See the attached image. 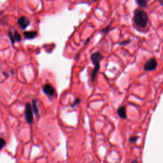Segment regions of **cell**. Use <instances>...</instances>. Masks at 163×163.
<instances>
[{
  "label": "cell",
  "instance_id": "cell-1",
  "mask_svg": "<svg viewBox=\"0 0 163 163\" xmlns=\"http://www.w3.org/2000/svg\"><path fill=\"white\" fill-rule=\"evenodd\" d=\"M133 20L136 26L144 28L146 27L148 22V14L142 9L136 10L134 14Z\"/></svg>",
  "mask_w": 163,
  "mask_h": 163
},
{
  "label": "cell",
  "instance_id": "cell-2",
  "mask_svg": "<svg viewBox=\"0 0 163 163\" xmlns=\"http://www.w3.org/2000/svg\"><path fill=\"white\" fill-rule=\"evenodd\" d=\"M103 56L101 55L99 52H94V54H92L91 56V60L92 61V63L94 64V68L93 69V71H92L91 75V79L92 82H94V80H95L96 75L98 73V70L100 68V61L103 59Z\"/></svg>",
  "mask_w": 163,
  "mask_h": 163
},
{
  "label": "cell",
  "instance_id": "cell-3",
  "mask_svg": "<svg viewBox=\"0 0 163 163\" xmlns=\"http://www.w3.org/2000/svg\"><path fill=\"white\" fill-rule=\"evenodd\" d=\"M25 117L29 124H31L33 121V111L32 106H31L30 103H27L26 105Z\"/></svg>",
  "mask_w": 163,
  "mask_h": 163
},
{
  "label": "cell",
  "instance_id": "cell-4",
  "mask_svg": "<svg viewBox=\"0 0 163 163\" xmlns=\"http://www.w3.org/2000/svg\"><path fill=\"white\" fill-rule=\"evenodd\" d=\"M157 66V62L155 58H151L147 61V62L144 65L145 71L151 72L155 69Z\"/></svg>",
  "mask_w": 163,
  "mask_h": 163
},
{
  "label": "cell",
  "instance_id": "cell-5",
  "mask_svg": "<svg viewBox=\"0 0 163 163\" xmlns=\"http://www.w3.org/2000/svg\"><path fill=\"white\" fill-rule=\"evenodd\" d=\"M18 24L22 29L25 30L30 24V20L27 17H21L18 19Z\"/></svg>",
  "mask_w": 163,
  "mask_h": 163
},
{
  "label": "cell",
  "instance_id": "cell-6",
  "mask_svg": "<svg viewBox=\"0 0 163 163\" xmlns=\"http://www.w3.org/2000/svg\"><path fill=\"white\" fill-rule=\"evenodd\" d=\"M43 91L44 93L48 96H52L56 94V91L54 87L50 84H45L43 87Z\"/></svg>",
  "mask_w": 163,
  "mask_h": 163
},
{
  "label": "cell",
  "instance_id": "cell-7",
  "mask_svg": "<svg viewBox=\"0 0 163 163\" xmlns=\"http://www.w3.org/2000/svg\"><path fill=\"white\" fill-rule=\"evenodd\" d=\"M117 113H118V116H119L121 118H123V119H125V118H126L127 114H126V107L122 106V107L118 108L117 110Z\"/></svg>",
  "mask_w": 163,
  "mask_h": 163
},
{
  "label": "cell",
  "instance_id": "cell-8",
  "mask_svg": "<svg viewBox=\"0 0 163 163\" xmlns=\"http://www.w3.org/2000/svg\"><path fill=\"white\" fill-rule=\"evenodd\" d=\"M37 32L35 31H26L24 32V36L27 39H33L37 37Z\"/></svg>",
  "mask_w": 163,
  "mask_h": 163
},
{
  "label": "cell",
  "instance_id": "cell-9",
  "mask_svg": "<svg viewBox=\"0 0 163 163\" xmlns=\"http://www.w3.org/2000/svg\"><path fill=\"white\" fill-rule=\"evenodd\" d=\"M32 109L33 112L36 114V115H38L39 113V110L38 108L37 107V101H33V106H32Z\"/></svg>",
  "mask_w": 163,
  "mask_h": 163
},
{
  "label": "cell",
  "instance_id": "cell-10",
  "mask_svg": "<svg viewBox=\"0 0 163 163\" xmlns=\"http://www.w3.org/2000/svg\"><path fill=\"white\" fill-rule=\"evenodd\" d=\"M14 38H15V39L17 42L21 41L22 38H21L20 34L19 33V32L17 31V30H15L14 33Z\"/></svg>",
  "mask_w": 163,
  "mask_h": 163
},
{
  "label": "cell",
  "instance_id": "cell-11",
  "mask_svg": "<svg viewBox=\"0 0 163 163\" xmlns=\"http://www.w3.org/2000/svg\"><path fill=\"white\" fill-rule=\"evenodd\" d=\"M136 2L138 4V5L142 7H147V2L144 1V0H139V1H136Z\"/></svg>",
  "mask_w": 163,
  "mask_h": 163
},
{
  "label": "cell",
  "instance_id": "cell-12",
  "mask_svg": "<svg viewBox=\"0 0 163 163\" xmlns=\"http://www.w3.org/2000/svg\"><path fill=\"white\" fill-rule=\"evenodd\" d=\"M8 37H9L10 41H11V43L12 44H14L15 42V39L14 38V34H13L12 33L11 31H9L8 32Z\"/></svg>",
  "mask_w": 163,
  "mask_h": 163
},
{
  "label": "cell",
  "instance_id": "cell-13",
  "mask_svg": "<svg viewBox=\"0 0 163 163\" xmlns=\"http://www.w3.org/2000/svg\"><path fill=\"white\" fill-rule=\"evenodd\" d=\"M6 145V142L5 140L3 139V138H0V151Z\"/></svg>",
  "mask_w": 163,
  "mask_h": 163
},
{
  "label": "cell",
  "instance_id": "cell-14",
  "mask_svg": "<svg viewBox=\"0 0 163 163\" xmlns=\"http://www.w3.org/2000/svg\"><path fill=\"white\" fill-rule=\"evenodd\" d=\"M138 136H131V137L129 138V142L131 143H134L136 142V140H138Z\"/></svg>",
  "mask_w": 163,
  "mask_h": 163
},
{
  "label": "cell",
  "instance_id": "cell-15",
  "mask_svg": "<svg viewBox=\"0 0 163 163\" xmlns=\"http://www.w3.org/2000/svg\"><path fill=\"white\" fill-rule=\"evenodd\" d=\"M79 101H80V100H79L78 99H77L75 101V103L72 105V107H73V106H75V105L76 104H78V103H79Z\"/></svg>",
  "mask_w": 163,
  "mask_h": 163
},
{
  "label": "cell",
  "instance_id": "cell-16",
  "mask_svg": "<svg viewBox=\"0 0 163 163\" xmlns=\"http://www.w3.org/2000/svg\"><path fill=\"white\" fill-rule=\"evenodd\" d=\"M131 163H138V161H136V160H134Z\"/></svg>",
  "mask_w": 163,
  "mask_h": 163
},
{
  "label": "cell",
  "instance_id": "cell-17",
  "mask_svg": "<svg viewBox=\"0 0 163 163\" xmlns=\"http://www.w3.org/2000/svg\"><path fill=\"white\" fill-rule=\"evenodd\" d=\"M161 3L162 4V5H163V2H162V1H161Z\"/></svg>",
  "mask_w": 163,
  "mask_h": 163
}]
</instances>
